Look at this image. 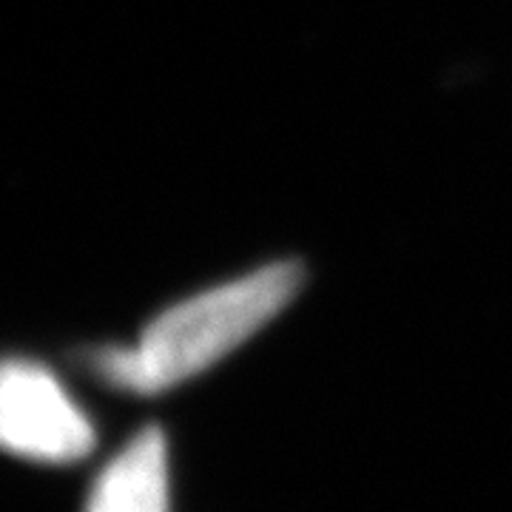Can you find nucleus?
Wrapping results in <instances>:
<instances>
[{
  "label": "nucleus",
  "instance_id": "nucleus-1",
  "mask_svg": "<svg viewBox=\"0 0 512 512\" xmlns=\"http://www.w3.org/2000/svg\"><path fill=\"white\" fill-rule=\"evenodd\" d=\"M305 285L296 259H279L154 316L137 345L92 353L97 376L128 393H163L191 382L274 322Z\"/></svg>",
  "mask_w": 512,
  "mask_h": 512
},
{
  "label": "nucleus",
  "instance_id": "nucleus-2",
  "mask_svg": "<svg viewBox=\"0 0 512 512\" xmlns=\"http://www.w3.org/2000/svg\"><path fill=\"white\" fill-rule=\"evenodd\" d=\"M0 439L20 458L72 464L92 453L97 433L49 367L9 359L0 379Z\"/></svg>",
  "mask_w": 512,
  "mask_h": 512
},
{
  "label": "nucleus",
  "instance_id": "nucleus-3",
  "mask_svg": "<svg viewBox=\"0 0 512 512\" xmlns=\"http://www.w3.org/2000/svg\"><path fill=\"white\" fill-rule=\"evenodd\" d=\"M86 512H171L168 441L160 427L140 430L103 467Z\"/></svg>",
  "mask_w": 512,
  "mask_h": 512
}]
</instances>
